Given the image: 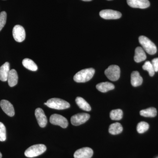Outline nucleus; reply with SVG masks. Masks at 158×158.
<instances>
[{
    "instance_id": "20",
    "label": "nucleus",
    "mask_w": 158,
    "mask_h": 158,
    "mask_svg": "<svg viewBox=\"0 0 158 158\" xmlns=\"http://www.w3.org/2000/svg\"><path fill=\"white\" fill-rule=\"evenodd\" d=\"M76 102L80 109L86 111H90L91 110L90 105L82 98L78 97L76 99Z\"/></svg>"
},
{
    "instance_id": "2",
    "label": "nucleus",
    "mask_w": 158,
    "mask_h": 158,
    "mask_svg": "<svg viewBox=\"0 0 158 158\" xmlns=\"http://www.w3.org/2000/svg\"><path fill=\"white\" fill-rule=\"evenodd\" d=\"M44 105L48 107L57 110H62L70 107V105L68 102L59 98H52L44 103Z\"/></svg>"
},
{
    "instance_id": "27",
    "label": "nucleus",
    "mask_w": 158,
    "mask_h": 158,
    "mask_svg": "<svg viewBox=\"0 0 158 158\" xmlns=\"http://www.w3.org/2000/svg\"><path fill=\"white\" fill-rule=\"evenodd\" d=\"M7 19V13L6 11H3L0 13V31L6 25Z\"/></svg>"
},
{
    "instance_id": "4",
    "label": "nucleus",
    "mask_w": 158,
    "mask_h": 158,
    "mask_svg": "<svg viewBox=\"0 0 158 158\" xmlns=\"http://www.w3.org/2000/svg\"><path fill=\"white\" fill-rule=\"evenodd\" d=\"M139 41L144 51L149 55H154L156 53L157 48L155 44L148 37L144 36H140Z\"/></svg>"
},
{
    "instance_id": "24",
    "label": "nucleus",
    "mask_w": 158,
    "mask_h": 158,
    "mask_svg": "<svg viewBox=\"0 0 158 158\" xmlns=\"http://www.w3.org/2000/svg\"><path fill=\"white\" fill-rule=\"evenodd\" d=\"M149 124L145 122H141L138 123L137 127V131L139 134H143L149 129Z\"/></svg>"
},
{
    "instance_id": "1",
    "label": "nucleus",
    "mask_w": 158,
    "mask_h": 158,
    "mask_svg": "<svg viewBox=\"0 0 158 158\" xmlns=\"http://www.w3.org/2000/svg\"><path fill=\"white\" fill-rule=\"evenodd\" d=\"M95 70L93 68H88L82 69L77 73L73 77L75 81L77 83H85L91 79L94 74Z\"/></svg>"
},
{
    "instance_id": "9",
    "label": "nucleus",
    "mask_w": 158,
    "mask_h": 158,
    "mask_svg": "<svg viewBox=\"0 0 158 158\" xmlns=\"http://www.w3.org/2000/svg\"><path fill=\"white\" fill-rule=\"evenodd\" d=\"M12 34L14 39L18 42H23L25 39V31L22 26L19 25L15 26L12 31Z\"/></svg>"
},
{
    "instance_id": "15",
    "label": "nucleus",
    "mask_w": 158,
    "mask_h": 158,
    "mask_svg": "<svg viewBox=\"0 0 158 158\" xmlns=\"http://www.w3.org/2000/svg\"><path fill=\"white\" fill-rule=\"evenodd\" d=\"M143 82V79L137 71L133 72L131 74V84L133 87L140 86Z\"/></svg>"
},
{
    "instance_id": "29",
    "label": "nucleus",
    "mask_w": 158,
    "mask_h": 158,
    "mask_svg": "<svg viewBox=\"0 0 158 158\" xmlns=\"http://www.w3.org/2000/svg\"><path fill=\"white\" fill-rule=\"evenodd\" d=\"M82 1H85V2H90V1H92V0H82Z\"/></svg>"
},
{
    "instance_id": "16",
    "label": "nucleus",
    "mask_w": 158,
    "mask_h": 158,
    "mask_svg": "<svg viewBox=\"0 0 158 158\" xmlns=\"http://www.w3.org/2000/svg\"><path fill=\"white\" fill-rule=\"evenodd\" d=\"M146 59V55L144 50L140 47H138L135 51L134 60L136 62H140Z\"/></svg>"
},
{
    "instance_id": "12",
    "label": "nucleus",
    "mask_w": 158,
    "mask_h": 158,
    "mask_svg": "<svg viewBox=\"0 0 158 158\" xmlns=\"http://www.w3.org/2000/svg\"><path fill=\"white\" fill-rule=\"evenodd\" d=\"M35 115L40 127H45L47 124L48 120L43 110L41 108H37L35 110Z\"/></svg>"
},
{
    "instance_id": "21",
    "label": "nucleus",
    "mask_w": 158,
    "mask_h": 158,
    "mask_svg": "<svg viewBox=\"0 0 158 158\" xmlns=\"http://www.w3.org/2000/svg\"><path fill=\"white\" fill-rule=\"evenodd\" d=\"M22 63L23 65L29 70L32 71H36L38 69V67L36 63L31 59H24Z\"/></svg>"
},
{
    "instance_id": "28",
    "label": "nucleus",
    "mask_w": 158,
    "mask_h": 158,
    "mask_svg": "<svg viewBox=\"0 0 158 158\" xmlns=\"http://www.w3.org/2000/svg\"><path fill=\"white\" fill-rule=\"evenodd\" d=\"M152 64L155 72L158 71V58L154 59L152 61Z\"/></svg>"
},
{
    "instance_id": "30",
    "label": "nucleus",
    "mask_w": 158,
    "mask_h": 158,
    "mask_svg": "<svg viewBox=\"0 0 158 158\" xmlns=\"http://www.w3.org/2000/svg\"><path fill=\"white\" fill-rule=\"evenodd\" d=\"M2 158V153H1V152H0V158Z\"/></svg>"
},
{
    "instance_id": "23",
    "label": "nucleus",
    "mask_w": 158,
    "mask_h": 158,
    "mask_svg": "<svg viewBox=\"0 0 158 158\" xmlns=\"http://www.w3.org/2000/svg\"><path fill=\"white\" fill-rule=\"evenodd\" d=\"M123 116V112L120 109L113 110L110 113V117L113 120H119Z\"/></svg>"
},
{
    "instance_id": "18",
    "label": "nucleus",
    "mask_w": 158,
    "mask_h": 158,
    "mask_svg": "<svg viewBox=\"0 0 158 158\" xmlns=\"http://www.w3.org/2000/svg\"><path fill=\"white\" fill-rule=\"evenodd\" d=\"M96 88L100 92L105 93L114 89L115 86L110 82H102L96 85Z\"/></svg>"
},
{
    "instance_id": "13",
    "label": "nucleus",
    "mask_w": 158,
    "mask_h": 158,
    "mask_svg": "<svg viewBox=\"0 0 158 158\" xmlns=\"http://www.w3.org/2000/svg\"><path fill=\"white\" fill-rule=\"evenodd\" d=\"M0 106L2 110L9 116H14L15 110L13 105L6 100H2L0 102Z\"/></svg>"
},
{
    "instance_id": "22",
    "label": "nucleus",
    "mask_w": 158,
    "mask_h": 158,
    "mask_svg": "<svg viewBox=\"0 0 158 158\" xmlns=\"http://www.w3.org/2000/svg\"><path fill=\"white\" fill-rule=\"evenodd\" d=\"M140 115L141 116L146 117H155L157 115V110L156 108L151 107L141 110L140 112Z\"/></svg>"
},
{
    "instance_id": "6",
    "label": "nucleus",
    "mask_w": 158,
    "mask_h": 158,
    "mask_svg": "<svg viewBox=\"0 0 158 158\" xmlns=\"http://www.w3.org/2000/svg\"><path fill=\"white\" fill-rule=\"evenodd\" d=\"M50 122L52 124L58 125L63 128L68 127V121L64 116L59 114H54L52 115L50 118Z\"/></svg>"
},
{
    "instance_id": "14",
    "label": "nucleus",
    "mask_w": 158,
    "mask_h": 158,
    "mask_svg": "<svg viewBox=\"0 0 158 158\" xmlns=\"http://www.w3.org/2000/svg\"><path fill=\"white\" fill-rule=\"evenodd\" d=\"M10 65L6 62L0 67V80L2 81H6L10 72Z\"/></svg>"
},
{
    "instance_id": "8",
    "label": "nucleus",
    "mask_w": 158,
    "mask_h": 158,
    "mask_svg": "<svg viewBox=\"0 0 158 158\" xmlns=\"http://www.w3.org/2000/svg\"><path fill=\"white\" fill-rule=\"evenodd\" d=\"M89 114L86 113H78L72 116L71 122L74 126H79L85 123L90 118Z\"/></svg>"
},
{
    "instance_id": "25",
    "label": "nucleus",
    "mask_w": 158,
    "mask_h": 158,
    "mask_svg": "<svg viewBox=\"0 0 158 158\" xmlns=\"http://www.w3.org/2000/svg\"><path fill=\"white\" fill-rule=\"evenodd\" d=\"M142 68L144 70L147 71L148 72L150 76L153 77L154 75L155 71L153 67L152 64L149 61H146L142 66Z\"/></svg>"
},
{
    "instance_id": "3",
    "label": "nucleus",
    "mask_w": 158,
    "mask_h": 158,
    "mask_svg": "<svg viewBox=\"0 0 158 158\" xmlns=\"http://www.w3.org/2000/svg\"><path fill=\"white\" fill-rule=\"evenodd\" d=\"M46 149L47 148L44 144H35L32 145L26 150L24 154L27 157H35L45 152Z\"/></svg>"
},
{
    "instance_id": "10",
    "label": "nucleus",
    "mask_w": 158,
    "mask_h": 158,
    "mask_svg": "<svg viewBox=\"0 0 158 158\" xmlns=\"http://www.w3.org/2000/svg\"><path fill=\"white\" fill-rule=\"evenodd\" d=\"M93 155V150L90 148L85 147L76 151L74 157L75 158H91Z\"/></svg>"
},
{
    "instance_id": "5",
    "label": "nucleus",
    "mask_w": 158,
    "mask_h": 158,
    "mask_svg": "<svg viewBox=\"0 0 158 158\" xmlns=\"http://www.w3.org/2000/svg\"><path fill=\"white\" fill-rule=\"evenodd\" d=\"M120 68L118 65H111L105 71L106 76L110 81H117L120 77Z\"/></svg>"
},
{
    "instance_id": "7",
    "label": "nucleus",
    "mask_w": 158,
    "mask_h": 158,
    "mask_svg": "<svg viewBox=\"0 0 158 158\" xmlns=\"http://www.w3.org/2000/svg\"><path fill=\"white\" fill-rule=\"evenodd\" d=\"M99 15L102 18L105 19H118L122 16L121 13L119 11L111 9L102 10L100 12Z\"/></svg>"
},
{
    "instance_id": "19",
    "label": "nucleus",
    "mask_w": 158,
    "mask_h": 158,
    "mask_svg": "<svg viewBox=\"0 0 158 158\" xmlns=\"http://www.w3.org/2000/svg\"><path fill=\"white\" fill-rule=\"evenodd\" d=\"M123 130V128L122 125L119 123H115L110 125L109 132L111 135H116L121 133Z\"/></svg>"
},
{
    "instance_id": "26",
    "label": "nucleus",
    "mask_w": 158,
    "mask_h": 158,
    "mask_svg": "<svg viewBox=\"0 0 158 158\" xmlns=\"http://www.w3.org/2000/svg\"><path fill=\"white\" fill-rule=\"evenodd\" d=\"M6 139V131L5 126L0 122V141H4Z\"/></svg>"
},
{
    "instance_id": "11",
    "label": "nucleus",
    "mask_w": 158,
    "mask_h": 158,
    "mask_svg": "<svg viewBox=\"0 0 158 158\" xmlns=\"http://www.w3.org/2000/svg\"><path fill=\"white\" fill-rule=\"evenodd\" d=\"M128 5L134 8L144 9L149 7L150 4L148 0H127Z\"/></svg>"
},
{
    "instance_id": "17",
    "label": "nucleus",
    "mask_w": 158,
    "mask_h": 158,
    "mask_svg": "<svg viewBox=\"0 0 158 158\" xmlns=\"http://www.w3.org/2000/svg\"><path fill=\"white\" fill-rule=\"evenodd\" d=\"M18 81V76L17 72L15 69H12L10 70L9 76L8 77V84L11 87H14L17 84Z\"/></svg>"
}]
</instances>
